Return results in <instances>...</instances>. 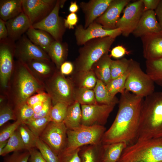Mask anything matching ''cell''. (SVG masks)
I'll use <instances>...</instances> for the list:
<instances>
[{
    "label": "cell",
    "instance_id": "obj_1",
    "mask_svg": "<svg viewBox=\"0 0 162 162\" xmlns=\"http://www.w3.org/2000/svg\"><path fill=\"white\" fill-rule=\"evenodd\" d=\"M144 98L125 90L121 93L116 116L104 133L102 144L124 142L128 146L137 141Z\"/></svg>",
    "mask_w": 162,
    "mask_h": 162
},
{
    "label": "cell",
    "instance_id": "obj_2",
    "mask_svg": "<svg viewBox=\"0 0 162 162\" xmlns=\"http://www.w3.org/2000/svg\"><path fill=\"white\" fill-rule=\"evenodd\" d=\"M44 91V83L35 77L26 64L15 61L14 70L3 94L14 109L26 103L32 95Z\"/></svg>",
    "mask_w": 162,
    "mask_h": 162
},
{
    "label": "cell",
    "instance_id": "obj_3",
    "mask_svg": "<svg viewBox=\"0 0 162 162\" xmlns=\"http://www.w3.org/2000/svg\"><path fill=\"white\" fill-rule=\"evenodd\" d=\"M162 138V91L144 98L137 140Z\"/></svg>",
    "mask_w": 162,
    "mask_h": 162
},
{
    "label": "cell",
    "instance_id": "obj_4",
    "mask_svg": "<svg viewBox=\"0 0 162 162\" xmlns=\"http://www.w3.org/2000/svg\"><path fill=\"white\" fill-rule=\"evenodd\" d=\"M117 162H162V138L137 140L127 146Z\"/></svg>",
    "mask_w": 162,
    "mask_h": 162
},
{
    "label": "cell",
    "instance_id": "obj_5",
    "mask_svg": "<svg viewBox=\"0 0 162 162\" xmlns=\"http://www.w3.org/2000/svg\"><path fill=\"white\" fill-rule=\"evenodd\" d=\"M115 39L110 36L99 38L85 43L79 49V55L75 61L76 71L91 70L94 63L108 53Z\"/></svg>",
    "mask_w": 162,
    "mask_h": 162
},
{
    "label": "cell",
    "instance_id": "obj_6",
    "mask_svg": "<svg viewBox=\"0 0 162 162\" xmlns=\"http://www.w3.org/2000/svg\"><path fill=\"white\" fill-rule=\"evenodd\" d=\"M45 91L51 99L52 105L58 102L69 105L74 100L75 86L71 79L66 78L57 68L53 74L44 82Z\"/></svg>",
    "mask_w": 162,
    "mask_h": 162
},
{
    "label": "cell",
    "instance_id": "obj_7",
    "mask_svg": "<svg viewBox=\"0 0 162 162\" xmlns=\"http://www.w3.org/2000/svg\"><path fill=\"white\" fill-rule=\"evenodd\" d=\"M106 128L104 126L81 125L73 130H67V142L64 150L72 151L86 145L101 144Z\"/></svg>",
    "mask_w": 162,
    "mask_h": 162
},
{
    "label": "cell",
    "instance_id": "obj_8",
    "mask_svg": "<svg viewBox=\"0 0 162 162\" xmlns=\"http://www.w3.org/2000/svg\"><path fill=\"white\" fill-rule=\"evenodd\" d=\"M125 90L144 98L154 92V82L140 68L137 62L130 59Z\"/></svg>",
    "mask_w": 162,
    "mask_h": 162
},
{
    "label": "cell",
    "instance_id": "obj_9",
    "mask_svg": "<svg viewBox=\"0 0 162 162\" xmlns=\"http://www.w3.org/2000/svg\"><path fill=\"white\" fill-rule=\"evenodd\" d=\"M15 43L8 37L0 40V94L5 93L9 81L14 70L15 61Z\"/></svg>",
    "mask_w": 162,
    "mask_h": 162
},
{
    "label": "cell",
    "instance_id": "obj_10",
    "mask_svg": "<svg viewBox=\"0 0 162 162\" xmlns=\"http://www.w3.org/2000/svg\"><path fill=\"white\" fill-rule=\"evenodd\" d=\"M67 130L63 122L51 121L39 138L59 156L66 146Z\"/></svg>",
    "mask_w": 162,
    "mask_h": 162
},
{
    "label": "cell",
    "instance_id": "obj_11",
    "mask_svg": "<svg viewBox=\"0 0 162 162\" xmlns=\"http://www.w3.org/2000/svg\"><path fill=\"white\" fill-rule=\"evenodd\" d=\"M144 12L142 0L129 3L123 10L122 16L117 22L116 28L121 30L123 35L128 36L136 28Z\"/></svg>",
    "mask_w": 162,
    "mask_h": 162
},
{
    "label": "cell",
    "instance_id": "obj_12",
    "mask_svg": "<svg viewBox=\"0 0 162 162\" xmlns=\"http://www.w3.org/2000/svg\"><path fill=\"white\" fill-rule=\"evenodd\" d=\"M62 1L57 0L54 7L50 14L40 21L34 24L32 27L48 33L56 41H61L65 27L59 16Z\"/></svg>",
    "mask_w": 162,
    "mask_h": 162
},
{
    "label": "cell",
    "instance_id": "obj_13",
    "mask_svg": "<svg viewBox=\"0 0 162 162\" xmlns=\"http://www.w3.org/2000/svg\"><path fill=\"white\" fill-rule=\"evenodd\" d=\"M81 105V124L88 126H104L115 106L98 104Z\"/></svg>",
    "mask_w": 162,
    "mask_h": 162
},
{
    "label": "cell",
    "instance_id": "obj_14",
    "mask_svg": "<svg viewBox=\"0 0 162 162\" xmlns=\"http://www.w3.org/2000/svg\"><path fill=\"white\" fill-rule=\"evenodd\" d=\"M15 58L24 63L32 59L51 60L46 52L24 34L15 43Z\"/></svg>",
    "mask_w": 162,
    "mask_h": 162
},
{
    "label": "cell",
    "instance_id": "obj_15",
    "mask_svg": "<svg viewBox=\"0 0 162 162\" xmlns=\"http://www.w3.org/2000/svg\"><path fill=\"white\" fill-rule=\"evenodd\" d=\"M121 34L122 31L120 28L105 29L101 25L94 21L86 28L81 25L77 26L74 34L76 43L80 46L83 45L93 39L107 36L116 38Z\"/></svg>",
    "mask_w": 162,
    "mask_h": 162
},
{
    "label": "cell",
    "instance_id": "obj_16",
    "mask_svg": "<svg viewBox=\"0 0 162 162\" xmlns=\"http://www.w3.org/2000/svg\"><path fill=\"white\" fill-rule=\"evenodd\" d=\"M56 2L54 0H22V10L32 25L48 16Z\"/></svg>",
    "mask_w": 162,
    "mask_h": 162
},
{
    "label": "cell",
    "instance_id": "obj_17",
    "mask_svg": "<svg viewBox=\"0 0 162 162\" xmlns=\"http://www.w3.org/2000/svg\"><path fill=\"white\" fill-rule=\"evenodd\" d=\"M129 0H112L105 12L94 21L101 25L106 30L116 28V24L120 19V14Z\"/></svg>",
    "mask_w": 162,
    "mask_h": 162
},
{
    "label": "cell",
    "instance_id": "obj_18",
    "mask_svg": "<svg viewBox=\"0 0 162 162\" xmlns=\"http://www.w3.org/2000/svg\"><path fill=\"white\" fill-rule=\"evenodd\" d=\"M136 37L162 33L155 11L148 10L143 13L136 28L132 33Z\"/></svg>",
    "mask_w": 162,
    "mask_h": 162
},
{
    "label": "cell",
    "instance_id": "obj_19",
    "mask_svg": "<svg viewBox=\"0 0 162 162\" xmlns=\"http://www.w3.org/2000/svg\"><path fill=\"white\" fill-rule=\"evenodd\" d=\"M112 0H91L82 2L80 7L85 14V28L101 15L107 8Z\"/></svg>",
    "mask_w": 162,
    "mask_h": 162
},
{
    "label": "cell",
    "instance_id": "obj_20",
    "mask_svg": "<svg viewBox=\"0 0 162 162\" xmlns=\"http://www.w3.org/2000/svg\"><path fill=\"white\" fill-rule=\"evenodd\" d=\"M8 38L15 41L32 26L29 20L22 11L17 16L5 22Z\"/></svg>",
    "mask_w": 162,
    "mask_h": 162
},
{
    "label": "cell",
    "instance_id": "obj_21",
    "mask_svg": "<svg viewBox=\"0 0 162 162\" xmlns=\"http://www.w3.org/2000/svg\"><path fill=\"white\" fill-rule=\"evenodd\" d=\"M140 38L143 44V57L146 60L162 58V33Z\"/></svg>",
    "mask_w": 162,
    "mask_h": 162
},
{
    "label": "cell",
    "instance_id": "obj_22",
    "mask_svg": "<svg viewBox=\"0 0 162 162\" xmlns=\"http://www.w3.org/2000/svg\"><path fill=\"white\" fill-rule=\"evenodd\" d=\"M25 63L35 77L43 83L51 76L57 69L51 60L32 59Z\"/></svg>",
    "mask_w": 162,
    "mask_h": 162
},
{
    "label": "cell",
    "instance_id": "obj_23",
    "mask_svg": "<svg viewBox=\"0 0 162 162\" xmlns=\"http://www.w3.org/2000/svg\"><path fill=\"white\" fill-rule=\"evenodd\" d=\"M108 53L104 54L94 63L91 69L97 79L106 85L111 80L110 65L112 60Z\"/></svg>",
    "mask_w": 162,
    "mask_h": 162
},
{
    "label": "cell",
    "instance_id": "obj_24",
    "mask_svg": "<svg viewBox=\"0 0 162 162\" xmlns=\"http://www.w3.org/2000/svg\"><path fill=\"white\" fill-rule=\"evenodd\" d=\"M26 34L34 44L40 47L47 53L51 44L55 40L47 32L34 28L32 26L26 32Z\"/></svg>",
    "mask_w": 162,
    "mask_h": 162
},
{
    "label": "cell",
    "instance_id": "obj_25",
    "mask_svg": "<svg viewBox=\"0 0 162 162\" xmlns=\"http://www.w3.org/2000/svg\"><path fill=\"white\" fill-rule=\"evenodd\" d=\"M22 0H1L0 19L6 22L23 11Z\"/></svg>",
    "mask_w": 162,
    "mask_h": 162
},
{
    "label": "cell",
    "instance_id": "obj_26",
    "mask_svg": "<svg viewBox=\"0 0 162 162\" xmlns=\"http://www.w3.org/2000/svg\"><path fill=\"white\" fill-rule=\"evenodd\" d=\"M79 154L81 162H103V145L101 143L82 146Z\"/></svg>",
    "mask_w": 162,
    "mask_h": 162
},
{
    "label": "cell",
    "instance_id": "obj_27",
    "mask_svg": "<svg viewBox=\"0 0 162 162\" xmlns=\"http://www.w3.org/2000/svg\"><path fill=\"white\" fill-rule=\"evenodd\" d=\"M82 111L81 105L75 101L68 106L63 122L68 130H73L81 125Z\"/></svg>",
    "mask_w": 162,
    "mask_h": 162
},
{
    "label": "cell",
    "instance_id": "obj_28",
    "mask_svg": "<svg viewBox=\"0 0 162 162\" xmlns=\"http://www.w3.org/2000/svg\"><path fill=\"white\" fill-rule=\"evenodd\" d=\"M76 87L93 89L97 81V78L93 70L76 71L74 79H71Z\"/></svg>",
    "mask_w": 162,
    "mask_h": 162
},
{
    "label": "cell",
    "instance_id": "obj_29",
    "mask_svg": "<svg viewBox=\"0 0 162 162\" xmlns=\"http://www.w3.org/2000/svg\"><path fill=\"white\" fill-rule=\"evenodd\" d=\"M103 145V162H117L128 146L127 144L124 142Z\"/></svg>",
    "mask_w": 162,
    "mask_h": 162
},
{
    "label": "cell",
    "instance_id": "obj_30",
    "mask_svg": "<svg viewBox=\"0 0 162 162\" xmlns=\"http://www.w3.org/2000/svg\"><path fill=\"white\" fill-rule=\"evenodd\" d=\"M98 104L115 105L119 100L116 97L110 95L106 85L100 80H97L96 85L93 89Z\"/></svg>",
    "mask_w": 162,
    "mask_h": 162
},
{
    "label": "cell",
    "instance_id": "obj_31",
    "mask_svg": "<svg viewBox=\"0 0 162 162\" xmlns=\"http://www.w3.org/2000/svg\"><path fill=\"white\" fill-rule=\"evenodd\" d=\"M56 68L59 69L64 62L67 55V49L61 41L54 40L51 44L47 53Z\"/></svg>",
    "mask_w": 162,
    "mask_h": 162
},
{
    "label": "cell",
    "instance_id": "obj_32",
    "mask_svg": "<svg viewBox=\"0 0 162 162\" xmlns=\"http://www.w3.org/2000/svg\"><path fill=\"white\" fill-rule=\"evenodd\" d=\"M146 73L154 83L162 86V58L146 60Z\"/></svg>",
    "mask_w": 162,
    "mask_h": 162
},
{
    "label": "cell",
    "instance_id": "obj_33",
    "mask_svg": "<svg viewBox=\"0 0 162 162\" xmlns=\"http://www.w3.org/2000/svg\"><path fill=\"white\" fill-rule=\"evenodd\" d=\"M74 100L81 105H90L98 104L93 89L75 87Z\"/></svg>",
    "mask_w": 162,
    "mask_h": 162
},
{
    "label": "cell",
    "instance_id": "obj_34",
    "mask_svg": "<svg viewBox=\"0 0 162 162\" xmlns=\"http://www.w3.org/2000/svg\"><path fill=\"white\" fill-rule=\"evenodd\" d=\"M26 150L20 134L17 130L8 140L0 155L4 156L10 153Z\"/></svg>",
    "mask_w": 162,
    "mask_h": 162
},
{
    "label": "cell",
    "instance_id": "obj_35",
    "mask_svg": "<svg viewBox=\"0 0 162 162\" xmlns=\"http://www.w3.org/2000/svg\"><path fill=\"white\" fill-rule=\"evenodd\" d=\"M17 130L23 142L26 150L36 148L37 138L27 126L21 124Z\"/></svg>",
    "mask_w": 162,
    "mask_h": 162
},
{
    "label": "cell",
    "instance_id": "obj_36",
    "mask_svg": "<svg viewBox=\"0 0 162 162\" xmlns=\"http://www.w3.org/2000/svg\"><path fill=\"white\" fill-rule=\"evenodd\" d=\"M0 126L2 127L10 120L16 121L15 110L8 102L6 98L0 101Z\"/></svg>",
    "mask_w": 162,
    "mask_h": 162
},
{
    "label": "cell",
    "instance_id": "obj_37",
    "mask_svg": "<svg viewBox=\"0 0 162 162\" xmlns=\"http://www.w3.org/2000/svg\"><path fill=\"white\" fill-rule=\"evenodd\" d=\"M51 122L50 115L30 120L26 124L37 138H39L48 123Z\"/></svg>",
    "mask_w": 162,
    "mask_h": 162
},
{
    "label": "cell",
    "instance_id": "obj_38",
    "mask_svg": "<svg viewBox=\"0 0 162 162\" xmlns=\"http://www.w3.org/2000/svg\"><path fill=\"white\" fill-rule=\"evenodd\" d=\"M130 61V59L125 58L116 60H112L110 65L111 80L124 74L128 70Z\"/></svg>",
    "mask_w": 162,
    "mask_h": 162
},
{
    "label": "cell",
    "instance_id": "obj_39",
    "mask_svg": "<svg viewBox=\"0 0 162 162\" xmlns=\"http://www.w3.org/2000/svg\"><path fill=\"white\" fill-rule=\"evenodd\" d=\"M128 71H128L124 74L111 80L106 85L109 92L112 96L116 97L117 94L118 93L121 94L125 90V83Z\"/></svg>",
    "mask_w": 162,
    "mask_h": 162
},
{
    "label": "cell",
    "instance_id": "obj_40",
    "mask_svg": "<svg viewBox=\"0 0 162 162\" xmlns=\"http://www.w3.org/2000/svg\"><path fill=\"white\" fill-rule=\"evenodd\" d=\"M68 106L62 102H58L52 105L50 114L51 121L56 123L63 122Z\"/></svg>",
    "mask_w": 162,
    "mask_h": 162
},
{
    "label": "cell",
    "instance_id": "obj_41",
    "mask_svg": "<svg viewBox=\"0 0 162 162\" xmlns=\"http://www.w3.org/2000/svg\"><path fill=\"white\" fill-rule=\"evenodd\" d=\"M36 148L47 162H60L58 156L39 138L37 139Z\"/></svg>",
    "mask_w": 162,
    "mask_h": 162
},
{
    "label": "cell",
    "instance_id": "obj_42",
    "mask_svg": "<svg viewBox=\"0 0 162 162\" xmlns=\"http://www.w3.org/2000/svg\"><path fill=\"white\" fill-rule=\"evenodd\" d=\"M14 110L17 120L20 121L22 124H26L31 119L34 113L32 108L26 103L16 107Z\"/></svg>",
    "mask_w": 162,
    "mask_h": 162
},
{
    "label": "cell",
    "instance_id": "obj_43",
    "mask_svg": "<svg viewBox=\"0 0 162 162\" xmlns=\"http://www.w3.org/2000/svg\"><path fill=\"white\" fill-rule=\"evenodd\" d=\"M21 124L20 121L16 120L2 129L0 132V142L8 140Z\"/></svg>",
    "mask_w": 162,
    "mask_h": 162
},
{
    "label": "cell",
    "instance_id": "obj_44",
    "mask_svg": "<svg viewBox=\"0 0 162 162\" xmlns=\"http://www.w3.org/2000/svg\"><path fill=\"white\" fill-rule=\"evenodd\" d=\"M30 153L28 150L13 152L5 157L3 162H28Z\"/></svg>",
    "mask_w": 162,
    "mask_h": 162
},
{
    "label": "cell",
    "instance_id": "obj_45",
    "mask_svg": "<svg viewBox=\"0 0 162 162\" xmlns=\"http://www.w3.org/2000/svg\"><path fill=\"white\" fill-rule=\"evenodd\" d=\"M80 148L72 151L64 150L58 156L60 162H81L79 152Z\"/></svg>",
    "mask_w": 162,
    "mask_h": 162
},
{
    "label": "cell",
    "instance_id": "obj_46",
    "mask_svg": "<svg viewBox=\"0 0 162 162\" xmlns=\"http://www.w3.org/2000/svg\"><path fill=\"white\" fill-rule=\"evenodd\" d=\"M49 97V95L45 91H43L30 97L27 100L26 103L32 107L37 103L45 102Z\"/></svg>",
    "mask_w": 162,
    "mask_h": 162
},
{
    "label": "cell",
    "instance_id": "obj_47",
    "mask_svg": "<svg viewBox=\"0 0 162 162\" xmlns=\"http://www.w3.org/2000/svg\"><path fill=\"white\" fill-rule=\"evenodd\" d=\"M52 106V101L50 97L44 103L41 111L37 114L34 113L30 120L45 117L50 115Z\"/></svg>",
    "mask_w": 162,
    "mask_h": 162
},
{
    "label": "cell",
    "instance_id": "obj_48",
    "mask_svg": "<svg viewBox=\"0 0 162 162\" xmlns=\"http://www.w3.org/2000/svg\"><path fill=\"white\" fill-rule=\"evenodd\" d=\"M28 151L30 153L28 162H47L37 148H33Z\"/></svg>",
    "mask_w": 162,
    "mask_h": 162
},
{
    "label": "cell",
    "instance_id": "obj_49",
    "mask_svg": "<svg viewBox=\"0 0 162 162\" xmlns=\"http://www.w3.org/2000/svg\"><path fill=\"white\" fill-rule=\"evenodd\" d=\"M78 18L75 13H71L64 19V24L65 28L70 29H73L74 26L76 25Z\"/></svg>",
    "mask_w": 162,
    "mask_h": 162
},
{
    "label": "cell",
    "instance_id": "obj_50",
    "mask_svg": "<svg viewBox=\"0 0 162 162\" xmlns=\"http://www.w3.org/2000/svg\"><path fill=\"white\" fill-rule=\"evenodd\" d=\"M129 52L122 46H118L113 48L111 51L110 56L119 58L123 56Z\"/></svg>",
    "mask_w": 162,
    "mask_h": 162
},
{
    "label": "cell",
    "instance_id": "obj_51",
    "mask_svg": "<svg viewBox=\"0 0 162 162\" xmlns=\"http://www.w3.org/2000/svg\"><path fill=\"white\" fill-rule=\"evenodd\" d=\"M74 70L73 64L70 62L65 61L61 65L59 70L63 75H68L72 74Z\"/></svg>",
    "mask_w": 162,
    "mask_h": 162
},
{
    "label": "cell",
    "instance_id": "obj_52",
    "mask_svg": "<svg viewBox=\"0 0 162 162\" xmlns=\"http://www.w3.org/2000/svg\"><path fill=\"white\" fill-rule=\"evenodd\" d=\"M144 5V12L148 10H155L160 0H142Z\"/></svg>",
    "mask_w": 162,
    "mask_h": 162
},
{
    "label": "cell",
    "instance_id": "obj_53",
    "mask_svg": "<svg viewBox=\"0 0 162 162\" xmlns=\"http://www.w3.org/2000/svg\"><path fill=\"white\" fill-rule=\"evenodd\" d=\"M8 37V32L5 22L0 18V40Z\"/></svg>",
    "mask_w": 162,
    "mask_h": 162
},
{
    "label": "cell",
    "instance_id": "obj_54",
    "mask_svg": "<svg viewBox=\"0 0 162 162\" xmlns=\"http://www.w3.org/2000/svg\"><path fill=\"white\" fill-rule=\"evenodd\" d=\"M155 12L157 20L162 29V0H160Z\"/></svg>",
    "mask_w": 162,
    "mask_h": 162
},
{
    "label": "cell",
    "instance_id": "obj_55",
    "mask_svg": "<svg viewBox=\"0 0 162 162\" xmlns=\"http://www.w3.org/2000/svg\"><path fill=\"white\" fill-rule=\"evenodd\" d=\"M45 102L46 101L34 104L32 107L35 114H37L41 111Z\"/></svg>",
    "mask_w": 162,
    "mask_h": 162
},
{
    "label": "cell",
    "instance_id": "obj_56",
    "mask_svg": "<svg viewBox=\"0 0 162 162\" xmlns=\"http://www.w3.org/2000/svg\"><path fill=\"white\" fill-rule=\"evenodd\" d=\"M79 9L78 6L76 2H72L69 7V11L71 13H75Z\"/></svg>",
    "mask_w": 162,
    "mask_h": 162
},
{
    "label": "cell",
    "instance_id": "obj_57",
    "mask_svg": "<svg viewBox=\"0 0 162 162\" xmlns=\"http://www.w3.org/2000/svg\"><path fill=\"white\" fill-rule=\"evenodd\" d=\"M8 140L0 142V153L2 152L3 149L6 146Z\"/></svg>",
    "mask_w": 162,
    "mask_h": 162
}]
</instances>
